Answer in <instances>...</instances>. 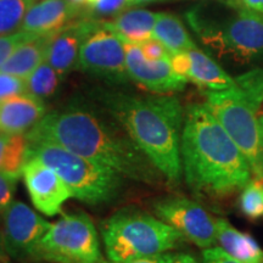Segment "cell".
Wrapping results in <instances>:
<instances>
[{
    "instance_id": "obj_1",
    "label": "cell",
    "mask_w": 263,
    "mask_h": 263,
    "mask_svg": "<svg viewBox=\"0 0 263 263\" xmlns=\"http://www.w3.org/2000/svg\"><path fill=\"white\" fill-rule=\"evenodd\" d=\"M29 143L48 141L110 167L133 183L156 185L164 177L107 111L70 106L47 114L26 133Z\"/></svg>"
},
{
    "instance_id": "obj_2",
    "label": "cell",
    "mask_w": 263,
    "mask_h": 263,
    "mask_svg": "<svg viewBox=\"0 0 263 263\" xmlns=\"http://www.w3.org/2000/svg\"><path fill=\"white\" fill-rule=\"evenodd\" d=\"M180 157L185 182L197 196H228L252 178L248 159L206 104L186 107Z\"/></svg>"
},
{
    "instance_id": "obj_3",
    "label": "cell",
    "mask_w": 263,
    "mask_h": 263,
    "mask_svg": "<svg viewBox=\"0 0 263 263\" xmlns=\"http://www.w3.org/2000/svg\"><path fill=\"white\" fill-rule=\"evenodd\" d=\"M98 103L114 116L170 184L183 176L180 143L185 111L172 95H132L101 90Z\"/></svg>"
},
{
    "instance_id": "obj_4",
    "label": "cell",
    "mask_w": 263,
    "mask_h": 263,
    "mask_svg": "<svg viewBox=\"0 0 263 263\" xmlns=\"http://www.w3.org/2000/svg\"><path fill=\"white\" fill-rule=\"evenodd\" d=\"M186 16L196 34L219 57L240 62L263 57V14L240 0H224L216 8L199 6Z\"/></svg>"
},
{
    "instance_id": "obj_5",
    "label": "cell",
    "mask_w": 263,
    "mask_h": 263,
    "mask_svg": "<svg viewBox=\"0 0 263 263\" xmlns=\"http://www.w3.org/2000/svg\"><path fill=\"white\" fill-rule=\"evenodd\" d=\"M203 93L207 107L248 159L252 176H257L261 162L258 111L263 104V70L239 76L229 89Z\"/></svg>"
},
{
    "instance_id": "obj_6",
    "label": "cell",
    "mask_w": 263,
    "mask_h": 263,
    "mask_svg": "<svg viewBox=\"0 0 263 263\" xmlns=\"http://www.w3.org/2000/svg\"><path fill=\"white\" fill-rule=\"evenodd\" d=\"M107 261L124 262L149 257L179 248L186 240L159 217L134 207L115 212L101 223Z\"/></svg>"
},
{
    "instance_id": "obj_7",
    "label": "cell",
    "mask_w": 263,
    "mask_h": 263,
    "mask_svg": "<svg viewBox=\"0 0 263 263\" xmlns=\"http://www.w3.org/2000/svg\"><path fill=\"white\" fill-rule=\"evenodd\" d=\"M28 156H37L57 172L77 200L89 205L111 203L123 194L126 178L110 167L48 141H28Z\"/></svg>"
},
{
    "instance_id": "obj_8",
    "label": "cell",
    "mask_w": 263,
    "mask_h": 263,
    "mask_svg": "<svg viewBox=\"0 0 263 263\" xmlns=\"http://www.w3.org/2000/svg\"><path fill=\"white\" fill-rule=\"evenodd\" d=\"M32 259L49 263H104L100 240L93 221L85 212L62 215L51 223Z\"/></svg>"
},
{
    "instance_id": "obj_9",
    "label": "cell",
    "mask_w": 263,
    "mask_h": 263,
    "mask_svg": "<svg viewBox=\"0 0 263 263\" xmlns=\"http://www.w3.org/2000/svg\"><path fill=\"white\" fill-rule=\"evenodd\" d=\"M78 67L85 73L112 84H124L129 80L124 43L104 22H100L85 38Z\"/></svg>"
},
{
    "instance_id": "obj_10",
    "label": "cell",
    "mask_w": 263,
    "mask_h": 263,
    "mask_svg": "<svg viewBox=\"0 0 263 263\" xmlns=\"http://www.w3.org/2000/svg\"><path fill=\"white\" fill-rule=\"evenodd\" d=\"M153 211L199 248L217 244L216 219L200 203L183 196H164L154 201Z\"/></svg>"
},
{
    "instance_id": "obj_11",
    "label": "cell",
    "mask_w": 263,
    "mask_h": 263,
    "mask_svg": "<svg viewBox=\"0 0 263 263\" xmlns=\"http://www.w3.org/2000/svg\"><path fill=\"white\" fill-rule=\"evenodd\" d=\"M6 255L16 259H32L35 249L51 223L21 201H12L2 218Z\"/></svg>"
},
{
    "instance_id": "obj_12",
    "label": "cell",
    "mask_w": 263,
    "mask_h": 263,
    "mask_svg": "<svg viewBox=\"0 0 263 263\" xmlns=\"http://www.w3.org/2000/svg\"><path fill=\"white\" fill-rule=\"evenodd\" d=\"M22 177L33 206L43 215L57 216L62 205L73 197L65 180L37 156L27 157Z\"/></svg>"
},
{
    "instance_id": "obj_13",
    "label": "cell",
    "mask_w": 263,
    "mask_h": 263,
    "mask_svg": "<svg viewBox=\"0 0 263 263\" xmlns=\"http://www.w3.org/2000/svg\"><path fill=\"white\" fill-rule=\"evenodd\" d=\"M124 48L129 78L143 88L154 94L168 95L186 87L188 80L173 70L171 60H147L137 44L124 43Z\"/></svg>"
},
{
    "instance_id": "obj_14",
    "label": "cell",
    "mask_w": 263,
    "mask_h": 263,
    "mask_svg": "<svg viewBox=\"0 0 263 263\" xmlns=\"http://www.w3.org/2000/svg\"><path fill=\"white\" fill-rule=\"evenodd\" d=\"M99 24L100 21L98 20L81 17L52 34L45 61L50 64L62 78L78 67L82 45Z\"/></svg>"
},
{
    "instance_id": "obj_15",
    "label": "cell",
    "mask_w": 263,
    "mask_h": 263,
    "mask_svg": "<svg viewBox=\"0 0 263 263\" xmlns=\"http://www.w3.org/2000/svg\"><path fill=\"white\" fill-rule=\"evenodd\" d=\"M171 65L177 73L203 91L226 90L235 85V78L230 77L216 61L197 48L172 55Z\"/></svg>"
},
{
    "instance_id": "obj_16",
    "label": "cell",
    "mask_w": 263,
    "mask_h": 263,
    "mask_svg": "<svg viewBox=\"0 0 263 263\" xmlns=\"http://www.w3.org/2000/svg\"><path fill=\"white\" fill-rule=\"evenodd\" d=\"M84 9L67 0H38L31 6L20 31L35 35H49L83 17Z\"/></svg>"
},
{
    "instance_id": "obj_17",
    "label": "cell",
    "mask_w": 263,
    "mask_h": 263,
    "mask_svg": "<svg viewBox=\"0 0 263 263\" xmlns=\"http://www.w3.org/2000/svg\"><path fill=\"white\" fill-rule=\"evenodd\" d=\"M47 115L43 99L22 93L0 101V133L26 134Z\"/></svg>"
},
{
    "instance_id": "obj_18",
    "label": "cell",
    "mask_w": 263,
    "mask_h": 263,
    "mask_svg": "<svg viewBox=\"0 0 263 263\" xmlns=\"http://www.w3.org/2000/svg\"><path fill=\"white\" fill-rule=\"evenodd\" d=\"M159 12L144 9H132L118 14L112 21L104 22L124 43L141 45L154 38V27Z\"/></svg>"
},
{
    "instance_id": "obj_19",
    "label": "cell",
    "mask_w": 263,
    "mask_h": 263,
    "mask_svg": "<svg viewBox=\"0 0 263 263\" xmlns=\"http://www.w3.org/2000/svg\"><path fill=\"white\" fill-rule=\"evenodd\" d=\"M217 242L240 263H263V250L248 233L240 232L228 221L216 219Z\"/></svg>"
},
{
    "instance_id": "obj_20",
    "label": "cell",
    "mask_w": 263,
    "mask_h": 263,
    "mask_svg": "<svg viewBox=\"0 0 263 263\" xmlns=\"http://www.w3.org/2000/svg\"><path fill=\"white\" fill-rule=\"evenodd\" d=\"M51 37L52 34L35 35L25 42L16 49L0 71L26 80L39 65L47 60L48 47Z\"/></svg>"
},
{
    "instance_id": "obj_21",
    "label": "cell",
    "mask_w": 263,
    "mask_h": 263,
    "mask_svg": "<svg viewBox=\"0 0 263 263\" xmlns=\"http://www.w3.org/2000/svg\"><path fill=\"white\" fill-rule=\"evenodd\" d=\"M154 38L162 43L172 55L196 48L182 21L177 16L166 12H159L154 27Z\"/></svg>"
},
{
    "instance_id": "obj_22",
    "label": "cell",
    "mask_w": 263,
    "mask_h": 263,
    "mask_svg": "<svg viewBox=\"0 0 263 263\" xmlns=\"http://www.w3.org/2000/svg\"><path fill=\"white\" fill-rule=\"evenodd\" d=\"M28 139L26 134L0 133V172L20 178L27 161Z\"/></svg>"
},
{
    "instance_id": "obj_23",
    "label": "cell",
    "mask_w": 263,
    "mask_h": 263,
    "mask_svg": "<svg viewBox=\"0 0 263 263\" xmlns=\"http://www.w3.org/2000/svg\"><path fill=\"white\" fill-rule=\"evenodd\" d=\"M62 80L64 78L61 74L50 64L44 61L25 80L26 93L44 100L55 95Z\"/></svg>"
},
{
    "instance_id": "obj_24",
    "label": "cell",
    "mask_w": 263,
    "mask_h": 263,
    "mask_svg": "<svg viewBox=\"0 0 263 263\" xmlns=\"http://www.w3.org/2000/svg\"><path fill=\"white\" fill-rule=\"evenodd\" d=\"M35 0H0V35L20 29Z\"/></svg>"
},
{
    "instance_id": "obj_25",
    "label": "cell",
    "mask_w": 263,
    "mask_h": 263,
    "mask_svg": "<svg viewBox=\"0 0 263 263\" xmlns=\"http://www.w3.org/2000/svg\"><path fill=\"white\" fill-rule=\"evenodd\" d=\"M239 207L244 216L250 219L263 217V184L258 179L251 178L241 189Z\"/></svg>"
},
{
    "instance_id": "obj_26",
    "label": "cell",
    "mask_w": 263,
    "mask_h": 263,
    "mask_svg": "<svg viewBox=\"0 0 263 263\" xmlns=\"http://www.w3.org/2000/svg\"><path fill=\"white\" fill-rule=\"evenodd\" d=\"M129 5V0H89L83 17H111L117 16Z\"/></svg>"
},
{
    "instance_id": "obj_27",
    "label": "cell",
    "mask_w": 263,
    "mask_h": 263,
    "mask_svg": "<svg viewBox=\"0 0 263 263\" xmlns=\"http://www.w3.org/2000/svg\"><path fill=\"white\" fill-rule=\"evenodd\" d=\"M33 37H35V34L22 31L0 35V68L8 61V59L14 54V51L20 45L24 44L25 42L29 41Z\"/></svg>"
},
{
    "instance_id": "obj_28",
    "label": "cell",
    "mask_w": 263,
    "mask_h": 263,
    "mask_svg": "<svg viewBox=\"0 0 263 263\" xmlns=\"http://www.w3.org/2000/svg\"><path fill=\"white\" fill-rule=\"evenodd\" d=\"M22 93H26L24 78L0 71V101Z\"/></svg>"
},
{
    "instance_id": "obj_29",
    "label": "cell",
    "mask_w": 263,
    "mask_h": 263,
    "mask_svg": "<svg viewBox=\"0 0 263 263\" xmlns=\"http://www.w3.org/2000/svg\"><path fill=\"white\" fill-rule=\"evenodd\" d=\"M17 179L18 178L0 172V221H2L10 203L14 201L12 197H14Z\"/></svg>"
},
{
    "instance_id": "obj_30",
    "label": "cell",
    "mask_w": 263,
    "mask_h": 263,
    "mask_svg": "<svg viewBox=\"0 0 263 263\" xmlns=\"http://www.w3.org/2000/svg\"><path fill=\"white\" fill-rule=\"evenodd\" d=\"M141 51H143L144 57H145L147 60L153 61H161V60H171V57L172 54L167 50V48L155 38H151L149 41L143 43V44L139 45Z\"/></svg>"
},
{
    "instance_id": "obj_31",
    "label": "cell",
    "mask_w": 263,
    "mask_h": 263,
    "mask_svg": "<svg viewBox=\"0 0 263 263\" xmlns=\"http://www.w3.org/2000/svg\"><path fill=\"white\" fill-rule=\"evenodd\" d=\"M201 256L202 263H240L238 259L227 254L222 248H217V246L203 249Z\"/></svg>"
},
{
    "instance_id": "obj_32",
    "label": "cell",
    "mask_w": 263,
    "mask_h": 263,
    "mask_svg": "<svg viewBox=\"0 0 263 263\" xmlns=\"http://www.w3.org/2000/svg\"><path fill=\"white\" fill-rule=\"evenodd\" d=\"M176 256L177 254H172V252H163V254H160V255L130 259V261H124V262L105 261L104 263H173L174 259H176Z\"/></svg>"
},
{
    "instance_id": "obj_33",
    "label": "cell",
    "mask_w": 263,
    "mask_h": 263,
    "mask_svg": "<svg viewBox=\"0 0 263 263\" xmlns=\"http://www.w3.org/2000/svg\"><path fill=\"white\" fill-rule=\"evenodd\" d=\"M258 122H259V150H261V162H259V171L257 176L254 177L256 179L263 178V115H259Z\"/></svg>"
},
{
    "instance_id": "obj_34",
    "label": "cell",
    "mask_w": 263,
    "mask_h": 263,
    "mask_svg": "<svg viewBox=\"0 0 263 263\" xmlns=\"http://www.w3.org/2000/svg\"><path fill=\"white\" fill-rule=\"evenodd\" d=\"M240 2L250 10H254V11H257L259 14H263V0H240Z\"/></svg>"
},
{
    "instance_id": "obj_35",
    "label": "cell",
    "mask_w": 263,
    "mask_h": 263,
    "mask_svg": "<svg viewBox=\"0 0 263 263\" xmlns=\"http://www.w3.org/2000/svg\"><path fill=\"white\" fill-rule=\"evenodd\" d=\"M173 263H199L195 257L188 254H177Z\"/></svg>"
},
{
    "instance_id": "obj_36",
    "label": "cell",
    "mask_w": 263,
    "mask_h": 263,
    "mask_svg": "<svg viewBox=\"0 0 263 263\" xmlns=\"http://www.w3.org/2000/svg\"><path fill=\"white\" fill-rule=\"evenodd\" d=\"M156 2H164V0H129V5H144Z\"/></svg>"
},
{
    "instance_id": "obj_37",
    "label": "cell",
    "mask_w": 263,
    "mask_h": 263,
    "mask_svg": "<svg viewBox=\"0 0 263 263\" xmlns=\"http://www.w3.org/2000/svg\"><path fill=\"white\" fill-rule=\"evenodd\" d=\"M67 2H70L71 4L78 6V8L85 9V8H87L88 2H89V0H67Z\"/></svg>"
},
{
    "instance_id": "obj_38",
    "label": "cell",
    "mask_w": 263,
    "mask_h": 263,
    "mask_svg": "<svg viewBox=\"0 0 263 263\" xmlns=\"http://www.w3.org/2000/svg\"><path fill=\"white\" fill-rule=\"evenodd\" d=\"M5 255H6V252L4 249V241H3V232H2V228H0V259H2V261H3V258H4Z\"/></svg>"
},
{
    "instance_id": "obj_39",
    "label": "cell",
    "mask_w": 263,
    "mask_h": 263,
    "mask_svg": "<svg viewBox=\"0 0 263 263\" xmlns=\"http://www.w3.org/2000/svg\"><path fill=\"white\" fill-rule=\"evenodd\" d=\"M259 180V182H261L262 184H263V178H261V179H258Z\"/></svg>"
},
{
    "instance_id": "obj_40",
    "label": "cell",
    "mask_w": 263,
    "mask_h": 263,
    "mask_svg": "<svg viewBox=\"0 0 263 263\" xmlns=\"http://www.w3.org/2000/svg\"><path fill=\"white\" fill-rule=\"evenodd\" d=\"M0 263H6V262H4V261H2V262H0Z\"/></svg>"
}]
</instances>
